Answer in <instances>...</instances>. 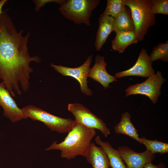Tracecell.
<instances>
[{
  "label": "cell",
  "instance_id": "cell-16",
  "mask_svg": "<svg viewBox=\"0 0 168 168\" xmlns=\"http://www.w3.org/2000/svg\"><path fill=\"white\" fill-rule=\"evenodd\" d=\"M112 41V47L119 53H122L129 45L137 43L139 41L134 31L116 33Z\"/></svg>",
  "mask_w": 168,
  "mask_h": 168
},
{
  "label": "cell",
  "instance_id": "cell-20",
  "mask_svg": "<svg viewBox=\"0 0 168 168\" xmlns=\"http://www.w3.org/2000/svg\"><path fill=\"white\" fill-rule=\"evenodd\" d=\"M149 56L152 62L158 60L168 62V40L164 43H159L156 46L154 47Z\"/></svg>",
  "mask_w": 168,
  "mask_h": 168
},
{
  "label": "cell",
  "instance_id": "cell-19",
  "mask_svg": "<svg viewBox=\"0 0 168 168\" xmlns=\"http://www.w3.org/2000/svg\"><path fill=\"white\" fill-rule=\"evenodd\" d=\"M142 144L146 147V149L149 150L152 153H159L161 154L168 152V143L159 141L157 140H150L144 137L140 138Z\"/></svg>",
  "mask_w": 168,
  "mask_h": 168
},
{
  "label": "cell",
  "instance_id": "cell-9",
  "mask_svg": "<svg viewBox=\"0 0 168 168\" xmlns=\"http://www.w3.org/2000/svg\"><path fill=\"white\" fill-rule=\"evenodd\" d=\"M126 168H144L146 164L152 162L156 153L146 150L141 153L136 152L128 146H119L117 149Z\"/></svg>",
  "mask_w": 168,
  "mask_h": 168
},
{
  "label": "cell",
  "instance_id": "cell-23",
  "mask_svg": "<svg viewBox=\"0 0 168 168\" xmlns=\"http://www.w3.org/2000/svg\"><path fill=\"white\" fill-rule=\"evenodd\" d=\"M66 0H34L33 2L35 5V10L39 11L47 3L54 2L60 4V6L65 3Z\"/></svg>",
  "mask_w": 168,
  "mask_h": 168
},
{
  "label": "cell",
  "instance_id": "cell-11",
  "mask_svg": "<svg viewBox=\"0 0 168 168\" xmlns=\"http://www.w3.org/2000/svg\"><path fill=\"white\" fill-rule=\"evenodd\" d=\"M0 106L3 110V116L13 123L27 119L22 109L18 106L10 92L0 80Z\"/></svg>",
  "mask_w": 168,
  "mask_h": 168
},
{
  "label": "cell",
  "instance_id": "cell-24",
  "mask_svg": "<svg viewBox=\"0 0 168 168\" xmlns=\"http://www.w3.org/2000/svg\"><path fill=\"white\" fill-rule=\"evenodd\" d=\"M144 168H166L165 165L162 162L160 163L157 165H155L152 162L147 163Z\"/></svg>",
  "mask_w": 168,
  "mask_h": 168
},
{
  "label": "cell",
  "instance_id": "cell-1",
  "mask_svg": "<svg viewBox=\"0 0 168 168\" xmlns=\"http://www.w3.org/2000/svg\"><path fill=\"white\" fill-rule=\"evenodd\" d=\"M22 29L17 31L6 11L0 15V80L12 97L21 95V90L27 92L30 85V74L33 69L31 62H41L37 55L31 56L28 43L30 33L22 35Z\"/></svg>",
  "mask_w": 168,
  "mask_h": 168
},
{
  "label": "cell",
  "instance_id": "cell-25",
  "mask_svg": "<svg viewBox=\"0 0 168 168\" xmlns=\"http://www.w3.org/2000/svg\"><path fill=\"white\" fill-rule=\"evenodd\" d=\"M7 1V0H0V15L2 12V8L3 6Z\"/></svg>",
  "mask_w": 168,
  "mask_h": 168
},
{
  "label": "cell",
  "instance_id": "cell-22",
  "mask_svg": "<svg viewBox=\"0 0 168 168\" xmlns=\"http://www.w3.org/2000/svg\"><path fill=\"white\" fill-rule=\"evenodd\" d=\"M150 8L154 15L156 14H168V0H151Z\"/></svg>",
  "mask_w": 168,
  "mask_h": 168
},
{
  "label": "cell",
  "instance_id": "cell-3",
  "mask_svg": "<svg viewBox=\"0 0 168 168\" xmlns=\"http://www.w3.org/2000/svg\"><path fill=\"white\" fill-rule=\"evenodd\" d=\"M125 5L129 8L139 41H142L148 28L155 23V15L151 12L150 0H125Z\"/></svg>",
  "mask_w": 168,
  "mask_h": 168
},
{
  "label": "cell",
  "instance_id": "cell-15",
  "mask_svg": "<svg viewBox=\"0 0 168 168\" xmlns=\"http://www.w3.org/2000/svg\"><path fill=\"white\" fill-rule=\"evenodd\" d=\"M95 141L96 143L106 152L111 167L112 168H126L118 150L113 148L109 142L103 141L99 135L96 137Z\"/></svg>",
  "mask_w": 168,
  "mask_h": 168
},
{
  "label": "cell",
  "instance_id": "cell-8",
  "mask_svg": "<svg viewBox=\"0 0 168 168\" xmlns=\"http://www.w3.org/2000/svg\"><path fill=\"white\" fill-rule=\"evenodd\" d=\"M92 57V55L88 56L82 65L75 68L56 65L53 63H50V65L62 75L72 77L77 80L80 84L82 92L88 96H91L93 92L88 87L87 78Z\"/></svg>",
  "mask_w": 168,
  "mask_h": 168
},
{
  "label": "cell",
  "instance_id": "cell-17",
  "mask_svg": "<svg viewBox=\"0 0 168 168\" xmlns=\"http://www.w3.org/2000/svg\"><path fill=\"white\" fill-rule=\"evenodd\" d=\"M130 114L127 112L123 113L119 122L114 127L115 132L118 134L126 135L142 144L138 131L131 120Z\"/></svg>",
  "mask_w": 168,
  "mask_h": 168
},
{
  "label": "cell",
  "instance_id": "cell-6",
  "mask_svg": "<svg viewBox=\"0 0 168 168\" xmlns=\"http://www.w3.org/2000/svg\"><path fill=\"white\" fill-rule=\"evenodd\" d=\"M166 80L161 72L156 73L148 77L146 81L140 83L130 85L125 90L126 97L132 95L140 94L148 97L153 104H156L161 93V89Z\"/></svg>",
  "mask_w": 168,
  "mask_h": 168
},
{
  "label": "cell",
  "instance_id": "cell-18",
  "mask_svg": "<svg viewBox=\"0 0 168 168\" xmlns=\"http://www.w3.org/2000/svg\"><path fill=\"white\" fill-rule=\"evenodd\" d=\"M114 31L118 33L134 31L135 28L131 14L125 7L114 18Z\"/></svg>",
  "mask_w": 168,
  "mask_h": 168
},
{
  "label": "cell",
  "instance_id": "cell-7",
  "mask_svg": "<svg viewBox=\"0 0 168 168\" xmlns=\"http://www.w3.org/2000/svg\"><path fill=\"white\" fill-rule=\"evenodd\" d=\"M68 109L74 116L76 124L87 128L98 129L105 137L110 134V129L103 121L82 105L78 103L69 104Z\"/></svg>",
  "mask_w": 168,
  "mask_h": 168
},
{
  "label": "cell",
  "instance_id": "cell-5",
  "mask_svg": "<svg viewBox=\"0 0 168 168\" xmlns=\"http://www.w3.org/2000/svg\"><path fill=\"white\" fill-rule=\"evenodd\" d=\"M99 0H68L60 6L59 10L66 18L79 25H91L93 11L100 3Z\"/></svg>",
  "mask_w": 168,
  "mask_h": 168
},
{
  "label": "cell",
  "instance_id": "cell-21",
  "mask_svg": "<svg viewBox=\"0 0 168 168\" xmlns=\"http://www.w3.org/2000/svg\"><path fill=\"white\" fill-rule=\"evenodd\" d=\"M103 15L115 18L125 7V0H107Z\"/></svg>",
  "mask_w": 168,
  "mask_h": 168
},
{
  "label": "cell",
  "instance_id": "cell-14",
  "mask_svg": "<svg viewBox=\"0 0 168 168\" xmlns=\"http://www.w3.org/2000/svg\"><path fill=\"white\" fill-rule=\"evenodd\" d=\"M86 160L93 168H109L108 157L105 150L91 142L86 154Z\"/></svg>",
  "mask_w": 168,
  "mask_h": 168
},
{
  "label": "cell",
  "instance_id": "cell-10",
  "mask_svg": "<svg viewBox=\"0 0 168 168\" xmlns=\"http://www.w3.org/2000/svg\"><path fill=\"white\" fill-rule=\"evenodd\" d=\"M152 62L146 50L142 48L135 64L128 70L116 73L115 76L118 78L128 76L148 77L155 74Z\"/></svg>",
  "mask_w": 168,
  "mask_h": 168
},
{
  "label": "cell",
  "instance_id": "cell-4",
  "mask_svg": "<svg viewBox=\"0 0 168 168\" xmlns=\"http://www.w3.org/2000/svg\"><path fill=\"white\" fill-rule=\"evenodd\" d=\"M21 109L27 118L40 121L52 131L60 133H68L76 124L74 120L54 115L32 105H27Z\"/></svg>",
  "mask_w": 168,
  "mask_h": 168
},
{
  "label": "cell",
  "instance_id": "cell-12",
  "mask_svg": "<svg viewBox=\"0 0 168 168\" xmlns=\"http://www.w3.org/2000/svg\"><path fill=\"white\" fill-rule=\"evenodd\" d=\"M95 61L94 65L89 71L88 77L99 82L106 89L110 87V83L117 81V78L110 74L107 71V63L104 56L98 54L96 56Z\"/></svg>",
  "mask_w": 168,
  "mask_h": 168
},
{
  "label": "cell",
  "instance_id": "cell-13",
  "mask_svg": "<svg viewBox=\"0 0 168 168\" xmlns=\"http://www.w3.org/2000/svg\"><path fill=\"white\" fill-rule=\"evenodd\" d=\"M98 29L96 38L95 47L99 51L106 42L111 32L114 31V18L103 14L99 18Z\"/></svg>",
  "mask_w": 168,
  "mask_h": 168
},
{
  "label": "cell",
  "instance_id": "cell-2",
  "mask_svg": "<svg viewBox=\"0 0 168 168\" xmlns=\"http://www.w3.org/2000/svg\"><path fill=\"white\" fill-rule=\"evenodd\" d=\"M96 134L95 129L76 124L63 141L58 143L57 141L54 142L45 150H59L61 157L69 160L78 156L85 157L91 140Z\"/></svg>",
  "mask_w": 168,
  "mask_h": 168
}]
</instances>
